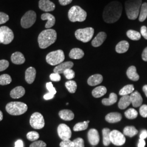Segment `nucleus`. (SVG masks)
<instances>
[{"mask_svg": "<svg viewBox=\"0 0 147 147\" xmlns=\"http://www.w3.org/2000/svg\"><path fill=\"white\" fill-rule=\"evenodd\" d=\"M147 137V131L146 130H143L140 135V139L145 140Z\"/></svg>", "mask_w": 147, "mask_h": 147, "instance_id": "nucleus-51", "label": "nucleus"}, {"mask_svg": "<svg viewBox=\"0 0 147 147\" xmlns=\"http://www.w3.org/2000/svg\"><path fill=\"white\" fill-rule=\"evenodd\" d=\"M50 79L51 81H54V82H58L61 80V77L59 74L53 73L50 74Z\"/></svg>", "mask_w": 147, "mask_h": 147, "instance_id": "nucleus-47", "label": "nucleus"}, {"mask_svg": "<svg viewBox=\"0 0 147 147\" xmlns=\"http://www.w3.org/2000/svg\"><path fill=\"white\" fill-rule=\"evenodd\" d=\"M3 113L0 110V121H2L3 119Z\"/></svg>", "mask_w": 147, "mask_h": 147, "instance_id": "nucleus-58", "label": "nucleus"}, {"mask_svg": "<svg viewBox=\"0 0 147 147\" xmlns=\"http://www.w3.org/2000/svg\"><path fill=\"white\" fill-rule=\"evenodd\" d=\"M9 65V62L5 59L0 60V71L5 70L8 68Z\"/></svg>", "mask_w": 147, "mask_h": 147, "instance_id": "nucleus-44", "label": "nucleus"}, {"mask_svg": "<svg viewBox=\"0 0 147 147\" xmlns=\"http://www.w3.org/2000/svg\"><path fill=\"white\" fill-rule=\"evenodd\" d=\"M107 89L104 86H99L93 90L92 93L94 98H100L106 93Z\"/></svg>", "mask_w": 147, "mask_h": 147, "instance_id": "nucleus-29", "label": "nucleus"}, {"mask_svg": "<svg viewBox=\"0 0 147 147\" xmlns=\"http://www.w3.org/2000/svg\"><path fill=\"white\" fill-rule=\"evenodd\" d=\"M14 33L8 27L2 26L0 27V40L2 44H9L14 39Z\"/></svg>", "mask_w": 147, "mask_h": 147, "instance_id": "nucleus-9", "label": "nucleus"}, {"mask_svg": "<svg viewBox=\"0 0 147 147\" xmlns=\"http://www.w3.org/2000/svg\"><path fill=\"white\" fill-rule=\"evenodd\" d=\"M147 18V3H144L142 4L141 8V11L139 16V21L143 22Z\"/></svg>", "mask_w": 147, "mask_h": 147, "instance_id": "nucleus-36", "label": "nucleus"}, {"mask_svg": "<svg viewBox=\"0 0 147 147\" xmlns=\"http://www.w3.org/2000/svg\"><path fill=\"white\" fill-rule=\"evenodd\" d=\"M130 99L131 101L132 104L134 107H140L142 105L143 102V99L141 95L137 91H135L131 94Z\"/></svg>", "mask_w": 147, "mask_h": 147, "instance_id": "nucleus-18", "label": "nucleus"}, {"mask_svg": "<svg viewBox=\"0 0 147 147\" xmlns=\"http://www.w3.org/2000/svg\"><path fill=\"white\" fill-rule=\"evenodd\" d=\"M122 5L118 1H112L106 5L102 17L105 22L112 24L118 21L122 13Z\"/></svg>", "mask_w": 147, "mask_h": 147, "instance_id": "nucleus-1", "label": "nucleus"}, {"mask_svg": "<svg viewBox=\"0 0 147 147\" xmlns=\"http://www.w3.org/2000/svg\"><path fill=\"white\" fill-rule=\"evenodd\" d=\"M134 90V86L133 84H127L122 88L119 91V94L121 96L127 95L129 94H131Z\"/></svg>", "mask_w": 147, "mask_h": 147, "instance_id": "nucleus-33", "label": "nucleus"}, {"mask_svg": "<svg viewBox=\"0 0 147 147\" xmlns=\"http://www.w3.org/2000/svg\"><path fill=\"white\" fill-rule=\"evenodd\" d=\"M73 0H59V2L60 5H68L71 3Z\"/></svg>", "mask_w": 147, "mask_h": 147, "instance_id": "nucleus-53", "label": "nucleus"}, {"mask_svg": "<svg viewBox=\"0 0 147 147\" xmlns=\"http://www.w3.org/2000/svg\"><path fill=\"white\" fill-rule=\"evenodd\" d=\"M47 90H49V92L50 93H52L53 95H55L56 94V90L53 87L52 82H48L47 84Z\"/></svg>", "mask_w": 147, "mask_h": 147, "instance_id": "nucleus-49", "label": "nucleus"}, {"mask_svg": "<svg viewBox=\"0 0 147 147\" xmlns=\"http://www.w3.org/2000/svg\"><path fill=\"white\" fill-rule=\"evenodd\" d=\"M138 130L134 126H126L123 130V134L125 136L132 137L138 134Z\"/></svg>", "mask_w": 147, "mask_h": 147, "instance_id": "nucleus-32", "label": "nucleus"}, {"mask_svg": "<svg viewBox=\"0 0 147 147\" xmlns=\"http://www.w3.org/2000/svg\"><path fill=\"white\" fill-rule=\"evenodd\" d=\"M84 53L79 48H74L69 53V57L74 59H79L84 56Z\"/></svg>", "mask_w": 147, "mask_h": 147, "instance_id": "nucleus-26", "label": "nucleus"}, {"mask_svg": "<svg viewBox=\"0 0 147 147\" xmlns=\"http://www.w3.org/2000/svg\"><path fill=\"white\" fill-rule=\"evenodd\" d=\"M37 19V15L35 11H29L22 17L21 25L24 28H28L32 26L35 23Z\"/></svg>", "mask_w": 147, "mask_h": 147, "instance_id": "nucleus-8", "label": "nucleus"}, {"mask_svg": "<svg viewBox=\"0 0 147 147\" xmlns=\"http://www.w3.org/2000/svg\"><path fill=\"white\" fill-rule=\"evenodd\" d=\"M30 147H47V144L42 141H36L30 144Z\"/></svg>", "mask_w": 147, "mask_h": 147, "instance_id": "nucleus-46", "label": "nucleus"}, {"mask_svg": "<svg viewBox=\"0 0 147 147\" xmlns=\"http://www.w3.org/2000/svg\"><path fill=\"white\" fill-rule=\"evenodd\" d=\"M58 136L62 140H70L71 137V131L67 125L61 124L57 127Z\"/></svg>", "mask_w": 147, "mask_h": 147, "instance_id": "nucleus-12", "label": "nucleus"}, {"mask_svg": "<svg viewBox=\"0 0 147 147\" xmlns=\"http://www.w3.org/2000/svg\"><path fill=\"white\" fill-rule=\"evenodd\" d=\"M122 116L118 112H111L105 117V120L110 123H115L121 120Z\"/></svg>", "mask_w": 147, "mask_h": 147, "instance_id": "nucleus-21", "label": "nucleus"}, {"mask_svg": "<svg viewBox=\"0 0 147 147\" xmlns=\"http://www.w3.org/2000/svg\"><path fill=\"white\" fill-rule=\"evenodd\" d=\"M131 101L130 99V96L129 95L123 96L118 103V107L121 110H124L127 108L131 104Z\"/></svg>", "mask_w": 147, "mask_h": 147, "instance_id": "nucleus-27", "label": "nucleus"}, {"mask_svg": "<svg viewBox=\"0 0 147 147\" xmlns=\"http://www.w3.org/2000/svg\"><path fill=\"white\" fill-rule=\"evenodd\" d=\"M39 7L42 11L49 12L55 10V5L50 0H40Z\"/></svg>", "mask_w": 147, "mask_h": 147, "instance_id": "nucleus-14", "label": "nucleus"}, {"mask_svg": "<svg viewBox=\"0 0 147 147\" xmlns=\"http://www.w3.org/2000/svg\"><path fill=\"white\" fill-rule=\"evenodd\" d=\"M60 147H74V144L73 141L70 140H63L59 144Z\"/></svg>", "mask_w": 147, "mask_h": 147, "instance_id": "nucleus-42", "label": "nucleus"}, {"mask_svg": "<svg viewBox=\"0 0 147 147\" xmlns=\"http://www.w3.org/2000/svg\"><path fill=\"white\" fill-rule=\"evenodd\" d=\"M41 19L42 20H47V22L45 24V28L49 29L53 26L55 24L56 19L55 16L50 13H44L41 16Z\"/></svg>", "mask_w": 147, "mask_h": 147, "instance_id": "nucleus-19", "label": "nucleus"}, {"mask_svg": "<svg viewBox=\"0 0 147 147\" xmlns=\"http://www.w3.org/2000/svg\"><path fill=\"white\" fill-rule=\"evenodd\" d=\"M142 0H127L125 8L127 18L130 20H136L140 14Z\"/></svg>", "mask_w": 147, "mask_h": 147, "instance_id": "nucleus-3", "label": "nucleus"}, {"mask_svg": "<svg viewBox=\"0 0 147 147\" xmlns=\"http://www.w3.org/2000/svg\"><path fill=\"white\" fill-rule=\"evenodd\" d=\"M57 33L55 30L47 29L42 31L38 38V42L40 49H44L56 42Z\"/></svg>", "mask_w": 147, "mask_h": 147, "instance_id": "nucleus-2", "label": "nucleus"}, {"mask_svg": "<svg viewBox=\"0 0 147 147\" xmlns=\"http://www.w3.org/2000/svg\"><path fill=\"white\" fill-rule=\"evenodd\" d=\"M63 74L67 79L70 80H71V79L74 78L75 76V74L74 71L71 69H68L65 70L64 72L63 73Z\"/></svg>", "mask_w": 147, "mask_h": 147, "instance_id": "nucleus-41", "label": "nucleus"}, {"mask_svg": "<svg viewBox=\"0 0 147 147\" xmlns=\"http://www.w3.org/2000/svg\"><path fill=\"white\" fill-rule=\"evenodd\" d=\"M143 91L144 92V94H146V96L147 97V85H144L143 87Z\"/></svg>", "mask_w": 147, "mask_h": 147, "instance_id": "nucleus-57", "label": "nucleus"}, {"mask_svg": "<svg viewBox=\"0 0 147 147\" xmlns=\"http://www.w3.org/2000/svg\"><path fill=\"white\" fill-rule=\"evenodd\" d=\"M36 70L33 67H30L27 69L25 71V80L28 84H32L36 79Z\"/></svg>", "mask_w": 147, "mask_h": 147, "instance_id": "nucleus-17", "label": "nucleus"}, {"mask_svg": "<svg viewBox=\"0 0 147 147\" xmlns=\"http://www.w3.org/2000/svg\"><path fill=\"white\" fill-rule=\"evenodd\" d=\"M102 80L103 77L101 75L95 74L89 77L87 80V83L90 86H94L101 84Z\"/></svg>", "mask_w": 147, "mask_h": 147, "instance_id": "nucleus-23", "label": "nucleus"}, {"mask_svg": "<svg viewBox=\"0 0 147 147\" xmlns=\"http://www.w3.org/2000/svg\"><path fill=\"white\" fill-rule=\"evenodd\" d=\"M25 94V88L22 86H18L11 90L10 96L13 99H19L22 97Z\"/></svg>", "mask_w": 147, "mask_h": 147, "instance_id": "nucleus-20", "label": "nucleus"}, {"mask_svg": "<svg viewBox=\"0 0 147 147\" xmlns=\"http://www.w3.org/2000/svg\"><path fill=\"white\" fill-rule=\"evenodd\" d=\"M15 147H24V143L21 140H19L15 143Z\"/></svg>", "mask_w": 147, "mask_h": 147, "instance_id": "nucleus-55", "label": "nucleus"}, {"mask_svg": "<svg viewBox=\"0 0 147 147\" xmlns=\"http://www.w3.org/2000/svg\"><path fill=\"white\" fill-rule=\"evenodd\" d=\"M129 48V44L127 41L123 40L118 43L116 45V52L118 53H126Z\"/></svg>", "mask_w": 147, "mask_h": 147, "instance_id": "nucleus-28", "label": "nucleus"}, {"mask_svg": "<svg viewBox=\"0 0 147 147\" xmlns=\"http://www.w3.org/2000/svg\"><path fill=\"white\" fill-rule=\"evenodd\" d=\"M54 95H55L49 92V93H47L46 94L44 95V99L46 100H50V99H52L53 98Z\"/></svg>", "mask_w": 147, "mask_h": 147, "instance_id": "nucleus-52", "label": "nucleus"}, {"mask_svg": "<svg viewBox=\"0 0 147 147\" xmlns=\"http://www.w3.org/2000/svg\"><path fill=\"white\" fill-rule=\"evenodd\" d=\"M141 34L147 40V28L145 26H143L141 28Z\"/></svg>", "mask_w": 147, "mask_h": 147, "instance_id": "nucleus-50", "label": "nucleus"}, {"mask_svg": "<svg viewBox=\"0 0 147 147\" xmlns=\"http://www.w3.org/2000/svg\"><path fill=\"white\" fill-rule=\"evenodd\" d=\"M11 61L12 63L19 65L25 63V58L22 53L20 52H16L11 55Z\"/></svg>", "mask_w": 147, "mask_h": 147, "instance_id": "nucleus-22", "label": "nucleus"}, {"mask_svg": "<svg viewBox=\"0 0 147 147\" xmlns=\"http://www.w3.org/2000/svg\"><path fill=\"white\" fill-rule=\"evenodd\" d=\"M140 113L141 116L147 118V105H143L140 107Z\"/></svg>", "mask_w": 147, "mask_h": 147, "instance_id": "nucleus-48", "label": "nucleus"}, {"mask_svg": "<svg viewBox=\"0 0 147 147\" xmlns=\"http://www.w3.org/2000/svg\"><path fill=\"white\" fill-rule=\"evenodd\" d=\"M73 141L74 144V147H84V141L82 138H77Z\"/></svg>", "mask_w": 147, "mask_h": 147, "instance_id": "nucleus-43", "label": "nucleus"}, {"mask_svg": "<svg viewBox=\"0 0 147 147\" xmlns=\"http://www.w3.org/2000/svg\"><path fill=\"white\" fill-rule=\"evenodd\" d=\"M126 75L129 79L134 81H137L140 79V76L137 73L136 68L133 65L127 69Z\"/></svg>", "mask_w": 147, "mask_h": 147, "instance_id": "nucleus-24", "label": "nucleus"}, {"mask_svg": "<svg viewBox=\"0 0 147 147\" xmlns=\"http://www.w3.org/2000/svg\"><path fill=\"white\" fill-rule=\"evenodd\" d=\"M117 101V95L114 93H111L108 99L105 98L102 100V103L105 106H110L116 103Z\"/></svg>", "mask_w": 147, "mask_h": 147, "instance_id": "nucleus-31", "label": "nucleus"}, {"mask_svg": "<svg viewBox=\"0 0 147 147\" xmlns=\"http://www.w3.org/2000/svg\"><path fill=\"white\" fill-rule=\"evenodd\" d=\"M125 116L127 119H134L138 116V112L134 109H129L125 111Z\"/></svg>", "mask_w": 147, "mask_h": 147, "instance_id": "nucleus-39", "label": "nucleus"}, {"mask_svg": "<svg viewBox=\"0 0 147 147\" xmlns=\"http://www.w3.org/2000/svg\"><path fill=\"white\" fill-rule=\"evenodd\" d=\"M94 30L92 27H87L85 28H80L77 30L75 35L76 39L84 42H89L93 36Z\"/></svg>", "mask_w": 147, "mask_h": 147, "instance_id": "nucleus-7", "label": "nucleus"}, {"mask_svg": "<svg viewBox=\"0 0 147 147\" xmlns=\"http://www.w3.org/2000/svg\"></svg>", "mask_w": 147, "mask_h": 147, "instance_id": "nucleus-60", "label": "nucleus"}, {"mask_svg": "<svg viewBox=\"0 0 147 147\" xmlns=\"http://www.w3.org/2000/svg\"><path fill=\"white\" fill-rule=\"evenodd\" d=\"M110 140L111 143L114 145L121 146L125 143L126 138L124 135L119 131L113 130L111 131Z\"/></svg>", "mask_w": 147, "mask_h": 147, "instance_id": "nucleus-11", "label": "nucleus"}, {"mask_svg": "<svg viewBox=\"0 0 147 147\" xmlns=\"http://www.w3.org/2000/svg\"><path fill=\"white\" fill-rule=\"evenodd\" d=\"M9 17L7 14L3 12H0V25L3 24L8 21Z\"/></svg>", "mask_w": 147, "mask_h": 147, "instance_id": "nucleus-45", "label": "nucleus"}, {"mask_svg": "<svg viewBox=\"0 0 147 147\" xmlns=\"http://www.w3.org/2000/svg\"><path fill=\"white\" fill-rule=\"evenodd\" d=\"M89 121H84V122H80L77 123L74 126L73 130L74 131H80L85 130L88 128Z\"/></svg>", "mask_w": 147, "mask_h": 147, "instance_id": "nucleus-34", "label": "nucleus"}, {"mask_svg": "<svg viewBox=\"0 0 147 147\" xmlns=\"http://www.w3.org/2000/svg\"><path fill=\"white\" fill-rule=\"evenodd\" d=\"M28 109L27 105L22 102L13 101L7 104L5 106L6 111L13 116H20L24 114Z\"/></svg>", "mask_w": 147, "mask_h": 147, "instance_id": "nucleus-4", "label": "nucleus"}, {"mask_svg": "<svg viewBox=\"0 0 147 147\" xmlns=\"http://www.w3.org/2000/svg\"><path fill=\"white\" fill-rule=\"evenodd\" d=\"M11 78L8 74H3L0 76V85L5 86L10 84L11 82Z\"/></svg>", "mask_w": 147, "mask_h": 147, "instance_id": "nucleus-38", "label": "nucleus"}, {"mask_svg": "<svg viewBox=\"0 0 147 147\" xmlns=\"http://www.w3.org/2000/svg\"><path fill=\"white\" fill-rule=\"evenodd\" d=\"M1 43H2V42H1V40H0V44H1Z\"/></svg>", "mask_w": 147, "mask_h": 147, "instance_id": "nucleus-59", "label": "nucleus"}, {"mask_svg": "<svg viewBox=\"0 0 147 147\" xmlns=\"http://www.w3.org/2000/svg\"><path fill=\"white\" fill-rule=\"evenodd\" d=\"M88 139L89 143L92 146H96L100 141V136L97 130L91 129L88 132Z\"/></svg>", "mask_w": 147, "mask_h": 147, "instance_id": "nucleus-13", "label": "nucleus"}, {"mask_svg": "<svg viewBox=\"0 0 147 147\" xmlns=\"http://www.w3.org/2000/svg\"><path fill=\"white\" fill-rule=\"evenodd\" d=\"M111 131L110 129L109 128H104L102 129L103 144L105 146H109L111 143L110 140Z\"/></svg>", "mask_w": 147, "mask_h": 147, "instance_id": "nucleus-30", "label": "nucleus"}, {"mask_svg": "<svg viewBox=\"0 0 147 147\" xmlns=\"http://www.w3.org/2000/svg\"><path fill=\"white\" fill-rule=\"evenodd\" d=\"M73 66L74 63L71 61L63 62L57 65L53 69V72L59 74H63L65 70L68 69L72 68Z\"/></svg>", "mask_w": 147, "mask_h": 147, "instance_id": "nucleus-15", "label": "nucleus"}, {"mask_svg": "<svg viewBox=\"0 0 147 147\" xmlns=\"http://www.w3.org/2000/svg\"><path fill=\"white\" fill-rule=\"evenodd\" d=\"M27 138L30 141H36L39 138V134L36 131L29 132L27 134Z\"/></svg>", "mask_w": 147, "mask_h": 147, "instance_id": "nucleus-40", "label": "nucleus"}, {"mask_svg": "<svg viewBox=\"0 0 147 147\" xmlns=\"http://www.w3.org/2000/svg\"><path fill=\"white\" fill-rule=\"evenodd\" d=\"M137 146H138V147H145V146H146V142H145L144 140L140 139Z\"/></svg>", "mask_w": 147, "mask_h": 147, "instance_id": "nucleus-56", "label": "nucleus"}, {"mask_svg": "<svg viewBox=\"0 0 147 147\" xmlns=\"http://www.w3.org/2000/svg\"><path fill=\"white\" fill-rule=\"evenodd\" d=\"M126 35L127 37L132 40H138L141 39V34L138 32L134 30H129L126 32Z\"/></svg>", "mask_w": 147, "mask_h": 147, "instance_id": "nucleus-35", "label": "nucleus"}, {"mask_svg": "<svg viewBox=\"0 0 147 147\" xmlns=\"http://www.w3.org/2000/svg\"><path fill=\"white\" fill-rule=\"evenodd\" d=\"M30 123L34 129H41L45 126V121L42 115L39 112L33 113L30 117Z\"/></svg>", "mask_w": 147, "mask_h": 147, "instance_id": "nucleus-10", "label": "nucleus"}, {"mask_svg": "<svg viewBox=\"0 0 147 147\" xmlns=\"http://www.w3.org/2000/svg\"><path fill=\"white\" fill-rule=\"evenodd\" d=\"M86 11L78 5L72 7L68 11V18L69 20L73 22H83L87 18Z\"/></svg>", "mask_w": 147, "mask_h": 147, "instance_id": "nucleus-5", "label": "nucleus"}, {"mask_svg": "<svg viewBox=\"0 0 147 147\" xmlns=\"http://www.w3.org/2000/svg\"><path fill=\"white\" fill-rule=\"evenodd\" d=\"M65 59L64 52L58 50L49 53L46 57V61L51 65H56L62 63Z\"/></svg>", "mask_w": 147, "mask_h": 147, "instance_id": "nucleus-6", "label": "nucleus"}, {"mask_svg": "<svg viewBox=\"0 0 147 147\" xmlns=\"http://www.w3.org/2000/svg\"><path fill=\"white\" fill-rule=\"evenodd\" d=\"M65 86L70 93H74L77 89V84L75 81L73 80H69L66 82Z\"/></svg>", "mask_w": 147, "mask_h": 147, "instance_id": "nucleus-37", "label": "nucleus"}, {"mask_svg": "<svg viewBox=\"0 0 147 147\" xmlns=\"http://www.w3.org/2000/svg\"><path fill=\"white\" fill-rule=\"evenodd\" d=\"M107 37L106 33L104 32H100L92 40V45L94 47H99L104 42Z\"/></svg>", "mask_w": 147, "mask_h": 147, "instance_id": "nucleus-16", "label": "nucleus"}, {"mask_svg": "<svg viewBox=\"0 0 147 147\" xmlns=\"http://www.w3.org/2000/svg\"><path fill=\"white\" fill-rule=\"evenodd\" d=\"M142 59L146 62H147V47L144 49L142 54Z\"/></svg>", "mask_w": 147, "mask_h": 147, "instance_id": "nucleus-54", "label": "nucleus"}, {"mask_svg": "<svg viewBox=\"0 0 147 147\" xmlns=\"http://www.w3.org/2000/svg\"><path fill=\"white\" fill-rule=\"evenodd\" d=\"M59 117L64 121H70L74 118L73 112L69 110H63L59 112Z\"/></svg>", "mask_w": 147, "mask_h": 147, "instance_id": "nucleus-25", "label": "nucleus"}]
</instances>
